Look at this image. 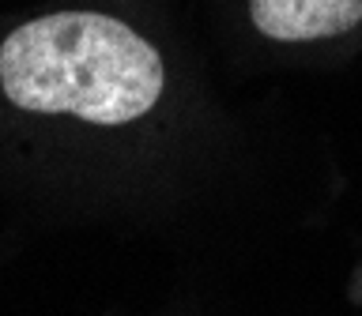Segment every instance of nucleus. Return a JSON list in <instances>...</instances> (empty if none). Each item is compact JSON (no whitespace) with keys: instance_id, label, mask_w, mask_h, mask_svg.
<instances>
[{"instance_id":"nucleus-1","label":"nucleus","mask_w":362,"mask_h":316,"mask_svg":"<svg viewBox=\"0 0 362 316\" xmlns=\"http://www.w3.org/2000/svg\"><path fill=\"white\" fill-rule=\"evenodd\" d=\"M163 79V56L155 45L98 11L30 19L0 45V87L30 113L124 124L155 106Z\"/></svg>"},{"instance_id":"nucleus-2","label":"nucleus","mask_w":362,"mask_h":316,"mask_svg":"<svg viewBox=\"0 0 362 316\" xmlns=\"http://www.w3.org/2000/svg\"><path fill=\"white\" fill-rule=\"evenodd\" d=\"M249 16L272 42H317L355 30L362 0H249Z\"/></svg>"}]
</instances>
